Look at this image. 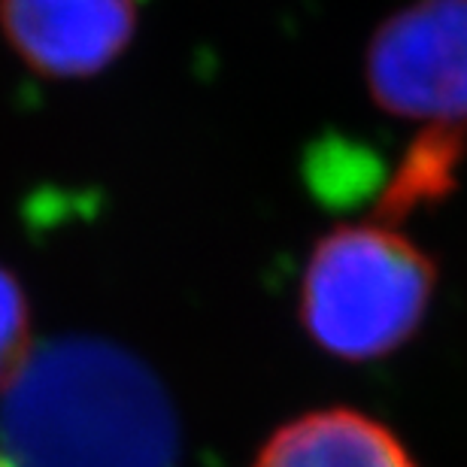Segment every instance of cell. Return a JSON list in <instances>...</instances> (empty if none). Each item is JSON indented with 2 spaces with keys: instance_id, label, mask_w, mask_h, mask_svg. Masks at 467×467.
<instances>
[{
  "instance_id": "3",
  "label": "cell",
  "mask_w": 467,
  "mask_h": 467,
  "mask_svg": "<svg viewBox=\"0 0 467 467\" xmlns=\"http://www.w3.org/2000/svg\"><path fill=\"white\" fill-rule=\"evenodd\" d=\"M364 82L386 113L467 128V0H416L373 31Z\"/></svg>"
},
{
  "instance_id": "4",
  "label": "cell",
  "mask_w": 467,
  "mask_h": 467,
  "mask_svg": "<svg viewBox=\"0 0 467 467\" xmlns=\"http://www.w3.org/2000/svg\"><path fill=\"white\" fill-rule=\"evenodd\" d=\"M0 25L36 73L95 77L134 40L137 0H0Z\"/></svg>"
},
{
  "instance_id": "7",
  "label": "cell",
  "mask_w": 467,
  "mask_h": 467,
  "mask_svg": "<svg viewBox=\"0 0 467 467\" xmlns=\"http://www.w3.org/2000/svg\"><path fill=\"white\" fill-rule=\"evenodd\" d=\"M31 310L18 279L0 267V389L9 386L31 352Z\"/></svg>"
},
{
  "instance_id": "8",
  "label": "cell",
  "mask_w": 467,
  "mask_h": 467,
  "mask_svg": "<svg viewBox=\"0 0 467 467\" xmlns=\"http://www.w3.org/2000/svg\"><path fill=\"white\" fill-rule=\"evenodd\" d=\"M0 467H9V464H6V459H4V455H0Z\"/></svg>"
},
{
  "instance_id": "5",
  "label": "cell",
  "mask_w": 467,
  "mask_h": 467,
  "mask_svg": "<svg viewBox=\"0 0 467 467\" xmlns=\"http://www.w3.org/2000/svg\"><path fill=\"white\" fill-rule=\"evenodd\" d=\"M252 467H422L404 441L361 410L328 407L288 419Z\"/></svg>"
},
{
  "instance_id": "6",
  "label": "cell",
  "mask_w": 467,
  "mask_h": 467,
  "mask_svg": "<svg viewBox=\"0 0 467 467\" xmlns=\"http://www.w3.org/2000/svg\"><path fill=\"white\" fill-rule=\"evenodd\" d=\"M464 158L467 128L428 125L398 161L386 192L379 194L377 222L398 228L416 210L441 203L459 185Z\"/></svg>"
},
{
  "instance_id": "2",
  "label": "cell",
  "mask_w": 467,
  "mask_h": 467,
  "mask_svg": "<svg viewBox=\"0 0 467 467\" xmlns=\"http://www.w3.org/2000/svg\"><path fill=\"white\" fill-rule=\"evenodd\" d=\"M434 292L437 261L395 225H337L306 255L297 313L322 352L361 364L407 347Z\"/></svg>"
},
{
  "instance_id": "1",
  "label": "cell",
  "mask_w": 467,
  "mask_h": 467,
  "mask_svg": "<svg viewBox=\"0 0 467 467\" xmlns=\"http://www.w3.org/2000/svg\"><path fill=\"white\" fill-rule=\"evenodd\" d=\"M164 382L119 343L61 337L34 349L0 404L9 467H180Z\"/></svg>"
}]
</instances>
